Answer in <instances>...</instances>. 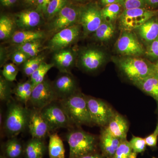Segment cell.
I'll return each mask as SVG.
<instances>
[{"instance_id": "1", "label": "cell", "mask_w": 158, "mask_h": 158, "mask_svg": "<svg viewBox=\"0 0 158 158\" xmlns=\"http://www.w3.org/2000/svg\"><path fill=\"white\" fill-rule=\"evenodd\" d=\"M31 110L12 99L7 103L3 124L7 135L10 138L16 137L28 128Z\"/></svg>"}, {"instance_id": "2", "label": "cell", "mask_w": 158, "mask_h": 158, "mask_svg": "<svg viewBox=\"0 0 158 158\" xmlns=\"http://www.w3.org/2000/svg\"><path fill=\"white\" fill-rule=\"evenodd\" d=\"M59 101L73 124H93L85 94L77 91L69 97Z\"/></svg>"}, {"instance_id": "3", "label": "cell", "mask_w": 158, "mask_h": 158, "mask_svg": "<svg viewBox=\"0 0 158 158\" xmlns=\"http://www.w3.org/2000/svg\"><path fill=\"white\" fill-rule=\"evenodd\" d=\"M116 63L121 73L132 83L154 75L153 63L140 57H123Z\"/></svg>"}, {"instance_id": "4", "label": "cell", "mask_w": 158, "mask_h": 158, "mask_svg": "<svg viewBox=\"0 0 158 158\" xmlns=\"http://www.w3.org/2000/svg\"><path fill=\"white\" fill-rule=\"evenodd\" d=\"M66 138L69 147V158H81L94 153L96 149L95 136L83 130H71L66 134Z\"/></svg>"}, {"instance_id": "5", "label": "cell", "mask_w": 158, "mask_h": 158, "mask_svg": "<svg viewBox=\"0 0 158 158\" xmlns=\"http://www.w3.org/2000/svg\"><path fill=\"white\" fill-rule=\"evenodd\" d=\"M156 15H158V9L143 8L124 10L118 18L119 28L122 31H135Z\"/></svg>"}, {"instance_id": "6", "label": "cell", "mask_w": 158, "mask_h": 158, "mask_svg": "<svg viewBox=\"0 0 158 158\" xmlns=\"http://www.w3.org/2000/svg\"><path fill=\"white\" fill-rule=\"evenodd\" d=\"M40 110L49 127L51 132L62 128L71 127L73 125L58 100Z\"/></svg>"}, {"instance_id": "7", "label": "cell", "mask_w": 158, "mask_h": 158, "mask_svg": "<svg viewBox=\"0 0 158 158\" xmlns=\"http://www.w3.org/2000/svg\"><path fill=\"white\" fill-rule=\"evenodd\" d=\"M115 48L123 57H140L145 55L146 51L134 31H122Z\"/></svg>"}, {"instance_id": "8", "label": "cell", "mask_w": 158, "mask_h": 158, "mask_svg": "<svg viewBox=\"0 0 158 158\" xmlns=\"http://www.w3.org/2000/svg\"><path fill=\"white\" fill-rule=\"evenodd\" d=\"M103 22L101 9L97 4L90 3L80 8L78 23L85 36L94 33Z\"/></svg>"}, {"instance_id": "9", "label": "cell", "mask_w": 158, "mask_h": 158, "mask_svg": "<svg viewBox=\"0 0 158 158\" xmlns=\"http://www.w3.org/2000/svg\"><path fill=\"white\" fill-rule=\"evenodd\" d=\"M85 97L93 124L106 127L115 111L106 102L100 99L87 95Z\"/></svg>"}, {"instance_id": "10", "label": "cell", "mask_w": 158, "mask_h": 158, "mask_svg": "<svg viewBox=\"0 0 158 158\" xmlns=\"http://www.w3.org/2000/svg\"><path fill=\"white\" fill-rule=\"evenodd\" d=\"M105 52L97 48H87L82 50L78 56V64L83 70L94 72L99 70L106 62Z\"/></svg>"}, {"instance_id": "11", "label": "cell", "mask_w": 158, "mask_h": 158, "mask_svg": "<svg viewBox=\"0 0 158 158\" xmlns=\"http://www.w3.org/2000/svg\"><path fill=\"white\" fill-rule=\"evenodd\" d=\"M58 100L52 82L45 78L43 81L33 88L30 102L34 109L41 110L46 106Z\"/></svg>"}, {"instance_id": "12", "label": "cell", "mask_w": 158, "mask_h": 158, "mask_svg": "<svg viewBox=\"0 0 158 158\" xmlns=\"http://www.w3.org/2000/svg\"><path fill=\"white\" fill-rule=\"evenodd\" d=\"M81 27L77 23L56 33L49 41V48L54 52L67 48L78 39Z\"/></svg>"}, {"instance_id": "13", "label": "cell", "mask_w": 158, "mask_h": 158, "mask_svg": "<svg viewBox=\"0 0 158 158\" xmlns=\"http://www.w3.org/2000/svg\"><path fill=\"white\" fill-rule=\"evenodd\" d=\"M80 8L67 4L53 18L50 25L51 31L56 33L78 23Z\"/></svg>"}, {"instance_id": "14", "label": "cell", "mask_w": 158, "mask_h": 158, "mask_svg": "<svg viewBox=\"0 0 158 158\" xmlns=\"http://www.w3.org/2000/svg\"><path fill=\"white\" fill-rule=\"evenodd\" d=\"M60 73L55 81L52 82L59 100L67 98L78 91L76 81L71 73Z\"/></svg>"}, {"instance_id": "15", "label": "cell", "mask_w": 158, "mask_h": 158, "mask_svg": "<svg viewBox=\"0 0 158 158\" xmlns=\"http://www.w3.org/2000/svg\"><path fill=\"white\" fill-rule=\"evenodd\" d=\"M28 128L32 138L41 140H43L51 132L40 110L35 109L31 110Z\"/></svg>"}, {"instance_id": "16", "label": "cell", "mask_w": 158, "mask_h": 158, "mask_svg": "<svg viewBox=\"0 0 158 158\" xmlns=\"http://www.w3.org/2000/svg\"><path fill=\"white\" fill-rule=\"evenodd\" d=\"M77 53L71 48H65L55 52L52 62L60 72L70 73L76 63Z\"/></svg>"}, {"instance_id": "17", "label": "cell", "mask_w": 158, "mask_h": 158, "mask_svg": "<svg viewBox=\"0 0 158 158\" xmlns=\"http://www.w3.org/2000/svg\"><path fill=\"white\" fill-rule=\"evenodd\" d=\"M14 21L15 24L19 28L30 30L39 25L41 18L38 11L25 10L15 14Z\"/></svg>"}, {"instance_id": "18", "label": "cell", "mask_w": 158, "mask_h": 158, "mask_svg": "<svg viewBox=\"0 0 158 158\" xmlns=\"http://www.w3.org/2000/svg\"><path fill=\"white\" fill-rule=\"evenodd\" d=\"M134 31L147 46L158 37V15L148 20Z\"/></svg>"}, {"instance_id": "19", "label": "cell", "mask_w": 158, "mask_h": 158, "mask_svg": "<svg viewBox=\"0 0 158 158\" xmlns=\"http://www.w3.org/2000/svg\"><path fill=\"white\" fill-rule=\"evenodd\" d=\"M99 141L102 155L106 158H113L122 140L111 135L105 127L101 133Z\"/></svg>"}, {"instance_id": "20", "label": "cell", "mask_w": 158, "mask_h": 158, "mask_svg": "<svg viewBox=\"0 0 158 158\" xmlns=\"http://www.w3.org/2000/svg\"><path fill=\"white\" fill-rule=\"evenodd\" d=\"M109 132L114 137L122 140L127 139L129 130L127 120L117 112H115L106 127Z\"/></svg>"}, {"instance_id": "21", "label": "cell", "mask_w": 158, "mask_h": 158, "mask_svg": "<svg viewBox=\"0 0 158 158\" xmlns=\"http://www.w3.org/2000/svg\"><path fill=\"white\" fill-rule=\"evenodd\" d=\"M133 84L158 102V78L155 75L149 76Z\"/></svg>"}, {"instance_id": "22", "label": "cell", "mask_w": 158, "mask_h": 158, "mask_svg": "<svg viewBox=\"0 0 158 158\" xmlns=\"http://www.w3.org/2000/svg\"><path fill=\"white\" fill-rule=\"evenodd\" d=\"M44 37V34L41 31L22 30L14 32L11 38L12 42L21 44L31 41L40 40Z\"/></svg>"}, {"instance_id": "23", "label": "cell", "mask_w": 158, "mask_h": 158, "mask_svg": "<svg viewBox=\"0 0 158 158\" xmlns=\"http://www.w3.org/2000/svg\"><path fill=\"white\" fill-rule=\"evenodd\" d=\"M45 150L43 140L32 138L27 142L24 151L26 158H43Z\"/></svg>"}, {"instance_id": "24", "label": "cell", "mask_w": 158, "mask_h": 158, "mask_svg": "<svg viewBox=\"0 0 158 158\" xmlns=\"http://www.w3.org/2000/svg\"><path fill=\"white\" fill-rule=\"evenodd\" d=\"M48 152L49 158H65V150L63 141L56 133L49 135Z\"/></svg>"}, {"instance_id": "25", "label": "cell", "mask_w": 158, "mask_h": 158, "mask_svg": "<svg viewBox=\"0 0 158 158\" xmlns=\"http://www.w3.org/2000/svg\"><path fill=\"white\" fill-rule=\"evenodd\" d=\"M33 88L32 82L30 80L18 84L13 90V93L18 101L26 105L31 99Z\"/></svg>"}, {"instance_id": "26", "label": "cell", "mask_w": 158, "mask_h": 158, "mask_svg": "<svg viewBox=\"0 0 158 158\" xmlns=\"http://www.w3.org/2000/svg\"><path fill=\"white\" fill-rule=\"evenodd\" d=\"M124 10L120 3H114L105 6L101 9L103 21L113 23L118 19Z\"/></svg>"}, {"instance_id": "27", "label": "cell", "mask_w": 158, "mask_h": 158, "mask_svg": "<svg viewBox=\"0 0 158 158\" xmlns=\"http://www.w3.org/2000/svg\"><path fill=\"white\" fill-rule=\"evenodd\" d=\"M4 150L7 158H19L22 155L23 147L21 141L16 137H14L5 143Z\"/></svg>"}, {"instance_id": "28", "label": "cell", "mask_w": 158, "mask_h": 158, "mask_svg": "<svg viewBox=\"0 0 158 158\" xmlns=\"http://www.w3.org/2000/svg\"><path fill=\"white\" fill-rule=\"evenodd\" d=\"M115 31L113 23L103 21L94 33V37L98 41L107 42L113 38Z\"/></svg>"}, {"instance_id": "29", "label": "cell", "mask_w": 158, "mask_h": 158, "mask_svg": "<svg viewBox=\"0 0 158 158\" xmlns=\"http://www.w3.org/2000/svg\"><path fill=\"white\" fill-rule=\"evenodd\" d=\"M15 23L14 20L6 15H2L0 18V39L6 40L11 37L13 34Z\"/></svg>"}, {"instance_id": "30", "label": "cell", "mask_w": 158, "mask_h": 158, "mask_svg": "<svg viewBox=\"0 0 158 158\" xmlns=\"http://www.w3.org/2000/svg\"><path fill=\"white\" fill-rule=\"evenodd\" d=\"M53 67V63L48 64L44 62H43L39 68L30 77V80L32 82L33 88L44 81L47 73L51 68Z\"/></svg>"}, {"instance_id": "31", "label": "cell", "mask_w": 158, "mask_h": 158, "mask_svg": "<svg viewBox=\"0 0 158 158\" xmlns=\"http://www.w3.org/2000/svg\"><path fill=\"white\" fill-rule=\"evenodd\" d=\"M40 42V40H37L19 44L17 49L25 53L30 58L37 56L42 47Z\"/></svg>"}, {"instance_id": "32", "label": "cell", "mask_w": 158, "mask_h": 158, "mask_svg": "<svg viewBox=\"0 0 158 158\" xmlns=\"http://www.w3.org/2000/svg\"><path fill=\"white\" fill-rule=\"evenodd\" d=\"M43 62H44V57L43 56H37L30 58L23 65L24 73L27 76L31 77Z\"/></svg>"}, {"instance_id": "33", "label": "cell", "mask_w": 158, "mask_h": 158, "mask_svg": "<svg viewBox=\"0 0 158 158\" xmlns=\"http://www.w3.org/2000/svg\"><path fill=\"white\" fill-rule=\"evenodd\" d=\"M10 81L6 80L4 77L0 78V100L1 101L8 103L11 99V94L13 90L11 89Z\"/></svg>"}, {"instance_id": "34", "label": "cell", "mask_w": 158, "mask_h": 158, "mask_svg": "<svg viewBox=\"0 0 158 158\" xmlns=\"http://www.w3.org/2000/svg\"><path fill=\"white\" fill-rule=\"evenodd\" d=\"M67 4V0H51L45 14L49 18H54Z\"/></svg>"}, {"instance_id": "35", "label": "cell", "mask_w": 158, "mask_h": 158, "mask_svg": "<svg viewBox=\"0 0 158 158\" xmlns=\"http://www.w3.org/2000/svg\"><path fill=\"white\" fill-rule=\"evenodd\" d=\"M19 69L14 63H9L4 65L2 74L7 81L12 82L16 80Z\"/></svg>"}, {"instance_id": "36", "label": "cell", "mask_w": 158, "mask_h": 158, "mask_svg": "<svg viewBox=\"0 0 158 158\" xmlns=\"http://www.w3.org/2000/svg\"><path fill=\"white\" fill-rule=\"evenodd\" d=\"M132 151L129 141L125 139L121 141L113 158H127Z\"/></svg>"}, {"instance_id": "37", "label": "cell", "mask_w": 158, "mask_h": 158, "mask_svg": "<svg viewBox=\"0 0 158 158\" xmlns=\"http://www.w3.org/2000/svg\"><path fill=\"white\" fill-rule=\"evenodd\" d=\"M129 143L133 151L137 153H143L146 150L147 145L144 138L133 136Z\"/></svg>"}, {"instance_id": "38", "label": "cell", "mask_w": 158, "mask_h": 158, "mask_svg": "<svg viewBox=\"0 0 158 158\" xmlns=\"http://www.w3.org/2000/svg\"><path fill=\"white\" fill-rule=\"evenodd\" d=\"M145 55L150 60L155 62L158 60V37L145 49Z\"/></svg>"}, {"instance_id": "39", "label": "cell", "mask_w": 158, "mask_h": 158, "mask_svg": "<svg viewBox=\"0 0 158 158\" xmlns=\"http://www.w3.org/2000/svg\"><path fill=\"white\" fill-rule=\"evenodd\" d=\"M120 3L124 10L146 8L144 0H120Z\"/></svg>"}, {"instance_id": "40", "label": "cell", "mask_w": 158, "mask_h": 158, "mask_svg": "<svg viewBox=\"0 0 158 158\" xmlns=\"http://www.w3.org/2000/svg\"><path fill=\"white\" fill-rule=\"evenodd\" d=\"M30 58H31L26 55L25 53L17 49L13 53L11 56V60L13 63L16 65L24 64Z\"/></svg>"}, {"instance_id": "41", "label": "cell", "mask_w": 158, "mask_h": 158, "mask_svg": "<svg viewBox=\"0 0 158 158\" xmlns=\"http://www.w3.org/2000/svg\"><path fill=\"white\" fill-rule=\"evenodd\" d=\"M146 145L152 148H156L158 141V133L155 130L150 135L144 138Z\"/></svg>"}, {"instance_id": "42", "label": "cell", "mask_w": 158, "mask_h": 158, "mask_svg": "<svg viewBox=\"0 0 158 158\" xmlns=\"http://www.w3.org/2000/svg\"><path fill=\"white\" fill-rule=\"evenodd\" d=\"M146 8L156 10L158 9V0H144Z\"/></svg>"}, {"instance_id": "43", "label": "cell", "mask_w": 158, "mask_h": 158, "mask_svg": "<svg viewBox=\"0 0 158 158\" xmlns=\"http://www.w3.org/2000/svg\"><path fill=\"white\" fill-rule=\"evenodd\" d=\"M0 2L3 6L10 7L15 4L17 0H0Z\"/></svg>"}, {"instance_id": "44", "label": "cell", "mask_w": 158, "mask_h": 158, "mask_svg": "<svg viewBox=\"0 0 158 158\" xmlns=\"http://www.w3.org/2000/svg\"><path fill=\"white\" fill-rule=\"evenodd\" d=\"M100 1L104 7L114 3H120V0H100Z\"/></svg>"}, {"instance_id": "45", "label": "cell", "mask_w": 158, "mask_h": 158, "mask_svg": "<svg viewBox=\"0 0 158 158\" xmlns=\"http://www.w3.org/2000/svg\"><path fill=\"white\" fill-rule=\"evenodd\" d=\"M104 156L102 155H100L96 153H93L84 156L81 158H105Z\"/></svg>"}, {"instance_id": "46", "label": "cell", "mask_w": 158, "mask_h": 158, "mask_svg": "<svg viewBox=\"0 0 158 158\" xmlns=\"http://www.w3.org/2000/svg\"><path fill=\"white\" fill-rule=\"evenodd\" d=\"M154 74L158 78V60L153 63Z\"/></svg>"}, {"instance_id": "47", "label": "cell", "mask_w": 158, "mask_h": 158, "mask_svg": "<svg viewBox=\"0 0 158 158\" xmlns=\"http://www.w3.org/2000/svg\"><path fill=\"white\" fill-rule=\"evenodd\" d=\"M44 0H37V11H42Z\"/></svg>"}, {"instance_id": "48", "label": "cell", "mask_w": 158, "mask_h": 158, "mask_svg": "<svg viewBox=\"0 0 158 158\" xmlns=\"http://www.w3.org/2000/svg\"><path fill=\"white\" fill-rule=\"evenodd\" d=\"M50 1L51 0H44L42 9V11H43L44 13H46L47 8V6H48L49 3L50 2Z\"/></svg>"}, {"instance_id": "49", "label": "cell", "mask_w": 158, "mask_h": 158, "mask_svg": "<svg viewBox=\"0 0 158 158\" xmlns=\"http://www.w3.org/2000/svg\"><path fill=\"white\" fill-rule=\"evenodd\" d=\"M137 155H138L137 153L132 151L131 153L130 154V155L127 158H137Z\"/></svg>"}, {"instance_id": "50", "label": "cell", "mask_w": 158, "mask_h": 158, "mask_svg": "<svg viewBox=\"0 0 158 158\" xmlns=\"http://www.w3.org/2000/svg\"><path fill=\"white\" fill-rule=\"evenodd\" d=\"M25 1L27 4H30V5H33L37 2V0H25Z\"/></svg>"}, {"instance_id": "51", "label": "cell", "mask_w": 158, "mask_h": 158, "mask_svg": "<svg viewBox=\"0 0 158 158\" xmlns=\"http://www.w3.org/2000/svg\"><path fill=\"white\" fill-rule=\"evenodd\" d=\"M155 130L157 131L158 132V120L157 121V125L156 127Z\"/></svg>"}, {"instance_id": "52", "label": "cell", "mask_w": 158, "mask_h": 158, "mask_svg": "<svg viewBox=\"0 0 158 158\" xmlns=\"http://www.w3.org/2000/svg\"><path fill=\"white\" fill-rule=\"evenodd\" d=\"M157 102V109H156V113H157V114L158 115V102Z\"/></svg>"}, {"instance_id": "53", "label": "cell", "mask_w": 158, "mask_h": 158, "mask_svg": "<svg viewBox=\"0 0 158 158\" xmlns=\"http://www.w3.org/2000/svg\"><path fill=\"white\" fill-rule=\"evenodd\" d=\"M1 158H3V157H2V156H1Z\"/></svg>"}, {"instance_id": "54", "label": "cell", "mask_w": 158, "mask_h": 158, "mask_svg": "<svg viewBox=\"0 0 158 158\" xmlns=\"http://www.w3.org/2000/svg\"><path fill=\"white\" fill-rule=\"evenodd\" d=\"M81 1H86V0H81Z\"/></svg>"}, {"instance_id": "55", "label": "cell", "mask_w": 158, "mask_h": 158, "mask_svg": "<svg viewBox=\"0 0 158 158\" xmlns=\"http://www.w3.org/2000/svg\"><path fill=\"white\" fill-rule=\"evenodd\" d=\"M152 158H156L155 157H152Z\"/></svg>"}]
</instances>
